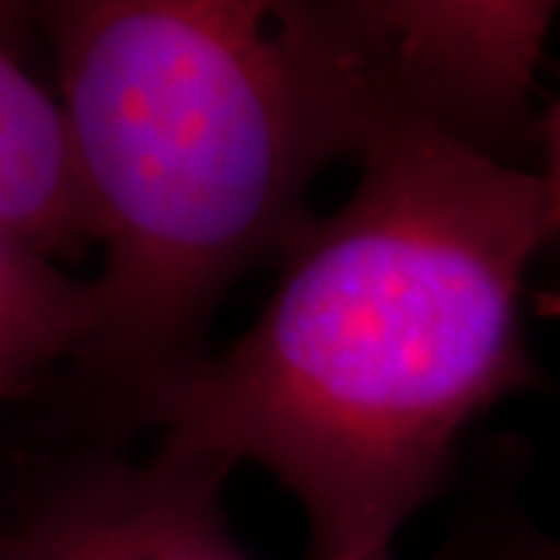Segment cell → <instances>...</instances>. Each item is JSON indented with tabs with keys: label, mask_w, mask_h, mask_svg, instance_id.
<instances>
[{
	"label": "cell",
	"mask_w": 560,
	"mask_h": 560,
	"mask_svg": "<svg viewBox=\"0 0 560 560\" xmlns=\"http://www.w3.org/2000/svg\"><path fill=\"white\" fill-rule=\"evenodd\" d=\"M103 249L79 361L128 408L200 364L231 283L305 234L340 160L268 0H72L44 10Z\"/></svg>",
	"instance_id": "obj_2"
},
{
	"label": "cell",
	"mask_w": 560,
	"mask_h": 560,
	"mask_svg": "<svg viewBox=\"0 0 560 560\" xmlns=\"http://www.w3.org/2000/svg\"><path fill=\"white\" fill-rule=\"evenodd\" d=\"M287 10L346 160L411 131H436L508 160L533 128L555 3L337 0Z\"/></svg>",
	"instance_id": "obj_3"
},
{
	"label": "cell",
	"mask_w": 560,
	"mask_h": 560,
	"mask_svg": "<svg viewBox=\"0 0 560 560\" xmlns=\"http://www.w3.org/2000/svg\"><path fill=\"white\" fill-rule=\"evenodd\" d=\"M228 474L168 445L147 464L91 470L7 539L0 560H249L224 521Z\"/></svg>",
	"instance_id": "obj_4"
},
{
	"label": "cell",
	"mask_w": 560,
	"mask_h": 560,
	"mask_svg": "<svg viewBox=\"0 0 560 560\" xmlns=\"http://www.w3.org/2000/svg\"><path fill=\"white\" fill-rule=\"evenodd\" d=\"M359 165L241 340L128 408L160 445L287 486L312 560H393L460 433L536 383L521 296L555 237L541 175L460 140L396 135Z\"/></svg>",
	"instance_id": "obj_1"
},
{
	"label": "cell",
	"mask_w": 560,
	"mask_h": 560,
	"mask_svg": "<svg viewBox=\"0 0 560 560\" xmlns=\"http://www.w3.org/2000/svg\"><path fill=\"white\" fill-rule=\"evenodd\" d=\"M91 330V280L62 275L0 224V399L38 381L54 361L79 359Z\"/></svg>",
	"instance_id": "obj_6"
},
{
	"label": "cell",
	"mask_w": 560,
	"mask_h": 560,
	"mask_svg": "<svg viewBox=\"0 0 560 560\" xmlns=\"http://www.w3.org/2000/svg\"><path fill=\"white\" fill-rule=\"evenodd\" d=\"M0 224L50 261L75 259L97 243L66 109L25 72L3 35Z\"/></svg>",
	"instance_id": "obj_5"
},
{
	"label": "cell",
	"mask_w": 560,
	"mask_h": 560,
	"mask_svg": "<svg viewBox=\"0 0 560 560\" xmlns=\"http://www.w3.org/2000/svg\"><path fill=\"white\" fill-rule=\"evenodd\" d=\"M541 143H545V190H548V209H551V224L555 234H560V94L548 106L545 119L539 125Z\"/></svg>",
	"instance_id": "obj_7"
}]
</instances>
